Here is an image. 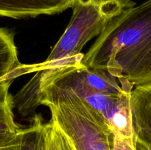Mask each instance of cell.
I'll return each mask as SVG.
<instances>
[{
  "mask_svg": "<svg viewBox=\"0 0 151 150\" xmlns=\"http://www.w3.org/2000/svg\"><path fill=\"white\" fill-rule=\"evenodd\" d=\"M82 63L116 77L126 92L151 82V0L112 19Z\"/></svg>",
  "mask_w": 151,
  "mask_h": 150,
  "instance_id": "obj_1",
  "label": "cell"
},
{
  "mask_svg": "<svg viewBox=\"0 0 151 150\" xmlns=\"http://www.w3.org/2000/svg\"><path fill=\"white\" fill-rule=\"evenodd\" d=\"M84 54L64 60L58 66L35 72L13 96L19 115L29 104L41 85L70 91L101 113L115 135L134 138L131 93L122 89L117 79L108 72L95 70L82 63Z\"/></svg>",
  "mask_w": 151,
  "mask_h": 150,
  "instance_id": "obj_2",
  "label": "cell"
},
{
  "mask_svg": "<svg viewBox=\"0 0 151 150\" xmlns=\"http://www.w3.org/2000/svg\"><path fill=\"white\" fill-rule=\"evenodd\" d=\"M41 105L49 107L51 119L70 138L77 150H112L114 132L109 122L73 92L41 85L29 103L27 116Z\"/></svg>",
  "mask_w": 151,
  "mask_h": 150,
  "instance_id": "obj_3",
  "label": "cell"
},
{
  "mask_svg": "<svg viewBox=\"0 0 151 150\" xmlns=\"http://www.w3.org/2000/svg\"><path fill=\"white\" fill-rule=\"evenodd\" d=\"M72 8L70 22L50 55L42 63L27 65L29 74L49 69L81 55L86 43L100 35L108 23L116 17L89 0H75Z\"/></svg>",
  "mask_w": 151,
  "mask_h": 150,
  "instance_id": "obj_4",
  "label": "cell"
},
{
  "mask_svg": "<svg viewBox=\"0 0 151 150\" xmlns=\"http://www.w3.org/2000/svg\"><path fill=\"white\" fill-rule=\"evenodd\" d=\"M130 106L136 149L151 150V82L135 87Z\"/></svg>",
  "mask_w": 151,
  "mask_h": 150,
  "instance_id": "obj_5",
  "label": "cell"
},
{
  "mask_svg": "<svg viewBox=\"0 0 151 150\" xmlns=\"http://www.w3.org/2000/svg\"><path fill=\"white\" fill-rule=\"evenodd\" d=\"M75 0H0V16L12 19L55 15L72 7Z\"/></svg>",
  "mask_w": 151,
  "mask_h": 150,
  "instance_id": "obj_6",
  "label": "cell"
},
{
  "mask_svg": "<svg viewBox=\"0 0 151 150\" xmlns=\"http://www.w3.org/2000/svg\"><path fill=\"white\" fill-rule=\"evenodd\" d=\"M24 74H27V65L19 62L14 34L0 27V81L13 80Z\"/></svg>",
  "mask_w": 151,
  "mask_h": 150,
  "instance_id": "obj_7",
  "label": "cell"
},
{
  "mask_svg": "<svg viewBox=\"0 0 151 150\" xmlns=\"http://www.w3.org/2000/svg\"><path fill=\"white\" fill-rule=\"evenodd\" d=\"M11 79L0 81V136L16 133L22 127L14 121L13 96L9 93Z\"/></svg>",
  "mask_w": 151,
  "mask_h": 150,
  "instance_id": "obj_8",
  "label": "cell"
},
{
  "mask_svg": "<svg viewBox=\"0 0 151 150\" xmlns=\"http://www.w3.org/2000/svg\"><path fill=\"white\" fill-rule=\"evenodd\" d=\"M42 150H77L70 138L50 119L44 124Z\"/></svg>",
  "mask_w": 151,
  "mask_h": 150,
  "instance_id": "obj_9",
  "label": "cell"
},
{
  "mask_svg": "<svg viewBox=\"0 0 151 150\" xmlns=\"http://www.w3.org/2000/svg\"><path fill=\"white\" fill-rule=\"evenodd\" d=\"M30 122L22 129L21 150H42L45 122L40 115H35Z\"/></svg>",
  "mask_w": 151,
  "mask_h": 150,
  "instance_id": "obj_10",
  "label": "cell"
},
{
  "mask_svg": "<svg viewBox=\"0 0 151 150\" xmlns=\"http://www.w3.org/2000/svg\"><path fill=\"white\" fill-rule=\"evenodd\" d=\"M94 4L103 7L115 16L135 6L132 0H89Z\"/></svg>",
  "mask_w": 151,
  "mask_h": 150,
  "instance_id": "obj_11",
  "label": "cell"
},
{
  "mask_svg": "<svg viewBox=\"0 0 151 150\" xmlns=\"http://www.w3.org/2000/svg\"><path fill=\"white\" fill-rule=\"evenodd\" d=\"M22 129L16 133L0 136V150H21Z\"/></svg>",
  "mask_w": 151,
  "mask_h": 150,
  "instance_id": "obj_12",
  "label": "cell"
},
{
  "mask_svg": "<svg viewBox=\"0 0 151 150\" xmlns=\"http://www.w3.org/2000/svg\"><path fill=\"white\" fill-rule=\"evenodd\" d=\"M112 150H137L134 138H128L114 134Z\"/></svg>",
  "mask_w": 151,
  "mask_h": 150,
  "instance_id": "obj_13",
  "label": "cell"
}]
</instances>
